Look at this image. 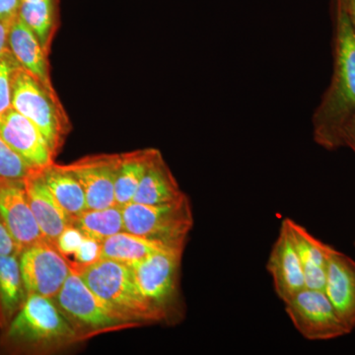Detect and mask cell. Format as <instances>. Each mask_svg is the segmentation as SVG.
Segmentation results:
<instances>
[{"instance_id":"obj_1","label":"cell","mask_w":355,"mask_h":355,"mask_svg":"<svg viewBox=\"0 0 355 355\" xmlns=\"http://www.w3.org/2000/svg\"><path fill=\"white\" fill-rule=\"evenodd\" d=\"M333 72L312 116L313 139L329 151L342 148V132L355 114V40L340 0H331Z\"/></svg>"},{"instance_id":"obj_2","label":"cell","mask_w":355,"mask_h":355,"mask_svg":"<svg viewBox=\"0 0 355 355\" xmlns=\"http://www.w3.org/2000/svg\"><path fill=\"white\" fill-rule=\"evenodd\" d=\"M2 331L1 345L9 352H51L80 343L53 299L38 294H28Z\"/></svg>"},{"instance_id":"obj_3","label":"cell","mask_w":355,"mask_h":355,"mask_svg":"<svg viewBox=\"0 0 355 355\" xmlns=\"http://www.w3.org/2000/svg\"><path fill=\"white\" fill-rule=\"evenodd\" d=\"M53 301L80 343L102 334L142 326L106 304L76 272L70 273Z\"/></svg>"},{"instance_id":"obj_4","label":"cell","mask_w":355,"mask_h":355,"mask_svg":"<svg viewBox=\"0 0 355 355\" xmlns=\"http://www.w3.org/2000/svg\"><path fill=\"white\" fill-rule=\"evenodd\" d=\"M11 108L39 128L55 156L60 153L71 123L55 90L46 87L19 67L12 77Z\"/></svg>"},{"instance_id":"obj_5","label":"cell","mask_w":355,"mask_h":355,"mask_svg":"<svg viewBox=\"0 0 355 355\" xmlns=\"http://www.w3.org/2000/svg\"><path fill=\"white\" fill-rule=\"evenodd\" d=\"M78 275L106 304L142 326L164 323L162 316L142 295L130 266L100 259Z\"/></svg>"},{"instance_id":"obj_6","label":"cell","mask_w":355,"mask_h":355,"mask_svg":"<svg viewBox=\"0 0 355 355\" xmlns=\"http://www.w3.org/2000/svg\"><path fill=\"white\" fill-rule=\"evenodd\" d=\"M123 216L125 232L175 249H184L193 226V210L187 195L164 205L130 202L123 207Z\"/></svg>"},{"instance_id":"obj_7","label":"cell","mask_w":355,"mask_h":355,"mask_svg":"<svg viewBox=\"0 0 355 355\" xmlns=\"http://www.w3.org/2000/svg\"><path fill=\"white\" fill-rule=\"evenodd\" d=\"M184 250H166L130 266L140 292L164 323L181 316L180 273Z\"/></svg>"},{"instance_id":"obj_8","label":"cell","mask_w":355,"mask_h":355,"mask_svg":"<svg viewBox=\"0 0 355 355\" xmlns=\"http://www.w3.org/2000/svg\"><path fill=\"white\" fill-rule=\"evenodd\" d=\"M286 314L303 338L329 340L349 335L324 291L305 287L284 302Z\"/></svg>"},{"instance_id":"obj_9","label":"cell","mask_w":355,"mask_h":355,"mask_svg":"<svg viewBox=\"0 0 355 355\" xmlns=\"http://www.w3.org/2000/svg\"><path fill=\"white\" fill-rule=\"evenodd\" d=\"M19 261L27 294L53 299L71 273L67 261L46 239L23 250Z\"/></svg>"},{"instance_id":"obj_10","label":"cell","mask_w":355,"mask_h":355,"mask_svg":"<svg viewBox=\"0 0 355 355\" xmlns=\"http://www.w3.org/2000/svg\"><path fill=\"white\" fill-rule=\"evenodd\" d=\"M120 154H93L67 165L85 193L87 209H103L116 205L114 184Z\"/></svg>"},{"instance_id":"obj_11","label":"cell","mask_w":355,"mask_h":355,"mask_svg":"<svg viewBox=\"0 0 355 355\" xmlns=\"http://www.w3.org/2000/svg\"><path fill=\"white\" fill-rule=\"evenodd\" d=\"M0 135L32 171L55 162V155L39 128L10 108L0 116Z\"/></svg>"},{"instance_id":"obj_12","label":"cell","mask_w":355,"mask_h":355,"mask_svg":"<svg viewBox=\"0 0 355 355\" xmlns=\"http://www.w3.org/2000/svg\"><path fill=\"white\" fill-rule=\"evenodd\" d=\"M0 219L12 235L20 253L44 239L28 202L23 180L0 178Z\"/></svg>"},{"instance_id":"obj_13","label":"cell","mask_w":355,"mask_h":355,"mask_svg":"<svg viewBox=\"0 0 355 355\" xmlns=\"http://www.w3.org/2000/svg\"><path fill=\"white\" fill-rule=\"evenodd\" d=\"M324 291L352 333L355 329V261L334 248L329 254Z\"/></svg>"},{"instance_id":"obj_14","label":"cell","mask_w":355,"mask_h":355,"mask_svg":"<svg viewBox=\"0 0 355 355\" xmlns=\"http://www.w3.org/2000/svg\"><path fill=\"white\" fill-rule=\"evenodd\" d=\"M266 268L272 275L275 293L284 303L306 287L300 259L284 224L268 256Z\"/></svg>"},{"instance_id":"obj_15","label":"cell","mask_w":355,"mask_h":355,"mask_svg":"<svg viewBox=\"0 0 355 355\" xmlns=\"http://www.w3.org/2000/svg\"><path fill=\"white\" fill-rule=\"evenodd\" d=\"M28 202L44 239L55 245L58 236L69 225V218L51 195L38 170L24 180Z\"/></svg>"},{"instance_id":"obj_16","label":"cell","mask_w":355,"mask_h":355,"mask_svg":"<svg viewBox=\"0 0 355 355\" xmlns=\"http://www.w3.org/2000/svg\"><path fill=\"white\" fill-rule=\"evenodd\" d=\"M8 49L18 64L46 87L55 90L51 77L49 55L44 51L34 33L19 16L11 23Z\"/></svg>"},{"instance_id":"obj_17","label":"cell","mask_w":355,"mask_h":355,"mask_svg":"<svg viewBox=\"0 0 355 355\" xmlns=\"http://www.w3.org/2000/svg\"><path fill=\"white\" fill-rule=\"evenodd\" d=\"M282 224L288 231L300 259L306 287L324 291L329 254L333 248L318 240L303 226L291 218L284 219Z\"/></svg>"},{"instance_id":"obj_18","label":"cell","mask_w":355,"mask_h":355,"mask_svg":"<svg viewBox=\"0 0 355 355\" xmlns=\"http://www.w3.org/2000/svg\"><path fill=\"white\" fill-rule=\"evenodd\" d=\"M186 196L166 163L160 150L154 156L140 182L132 202L141 205H164Z\"/></svg>"},{"instance_id":"obj_19","label":"cell","mask_w":355,"mask_h":355,"mask_svg":"<svg viewBox=\"0 0 355 355\" xmlns=\"http://www.w3.org/2000/svg\"><path fill=\"white\" fill-rule=\"evenodd\" d=\"M38 171L51 195L69 216V222L87 209L83 187L67 165L53 162Z\"/></svg>"},{"instance_id":"obj_20","label":"cell","mask_w":355,"mask_h":355,"mask_svg":"<svg viewBox=\"0 0 355 355\" xmlns=\"http://www.w3.org/2000/svg\"><path fill=\"white\" fill-rule=\"evenodd\" d=\"M19 254L0 256V329L3 330L27 299Z\"/></svg>"},{"instance_id":"obj_21","label":"cell","mask_w":355,"mask_h":355,"mask_svg":"<svg viewBox=\"0 0 355 355\" xmlns=\"http://www.w3.org/2000/svg\"><path fill=\"white\" fill-rule=\"evenodd\" d=\"M166 250L182 249H175L148 238L121 231L102 242L101 259L132 266L151 254Z\"/></svg>"},{"instance_id":"obj_22","label":"cell","mask_w":355,"mask_h":355,"mask_svg":"<svg viewBox=\"0 0 355 355\" xmlns=\"http://www.w3.org/2000/svg\"><path fill=\"white\" fill-rule=\"evenodd\" d=\"M158 153L156 148H144L120 153V163L114 184L116 205L125 207L132 202L147 168Z\"/></svg>"},{"instance_id":"obj_23","label":"cell","mask_w":355,"mask_h":355,"mask_svg":"<svg viewBox=\"0 0 355 355\" xmlns=\"http://www.w3.org/2000/svg\"><path fill=\"white\" fill-rule=\"evenodd\" d=\"M60 0L22 2L18 14L48 55H50L51 44L60 27Z\"/></svg>"},{"instance_id":"obj_24","label":"cell","mask_w":355,"mask_h":355,"mask_svg":"<svg viewBox=\"0 0 355 355\" xmlns=\"http://www.w3.org/2000/svg\"><path fill=\"white\" fill-rule=\"evenodd\" d=\"M86 237L103 242L123 230V207L113 205L103 209H86L69 222Z\"/></svg>"},{"instance_id":"obj_25","label":"cell","mask_w":355,"mask_h":355,"mask_svg":"<svg viewBox=\"0 0 355 355\" xmlns=\"http://www.w3.org/2000/svg\"><path fill=\"white\" fill-rule=\"evenodd\" d=\"M19 67L10 51L0 55V116L11 108L12 77Z\"/></svg>"},{"instance_id":"obj_26","label":"cell","mask_w":355,"mask_h":355,"mask_svg":"<svg viewBox=\"0 0 355 355\" xmlns=\"http://www.w3.org/2000/svg\"><path fill=\"white\" fill-rule=\"evenodd\" d=\"M31 171L0 135V178L24 180Z\"/></svg>"},{"instance_id":"obj_27","label":"cell","mask_w":355,"mask_h":355,"mask_svg":"<svg viewBox=\"0 0 355 355\" xmlns=\"http://www.w3.org/2000/svg\"><path fill=\"white\" fill-rule=\"evenodd\" d=\"M102 242L85 237L83 244L69 261L70 270L78 275L81 270L101 259Z\"/></svg>"},{"instance_id":"obj_28","label":"cell","mask_w":355,"mask_h":355,"mask_svg":"<svg viewBox=\"0 0 355 355\" xmlns=\"http://www.w3.org/2000/svg\"><path fill=\"white\" fill-rule=\"evenodd\" d=\"M86 236L74 226L69 225L58 236L55 247L60 254L67 261L72 258L77 249L83 244Z\"/></svg>"},{"instance_id":"obj_29","label":"cell","mask_w":355,"mask_h":355,"mask_svg":"<svg viewBox=\"0 0 355 355\" xmlns=\"http://www.w3.org/2000/svg\"><path fill=\"white\" fill-rule=\"evenodd\" d=\"M6 254H20V249L6 224L0 219V256Z\"/></svg>"},{"instance_id":"obj_30","label":"cell","mask_w":355,"mask_h":355,"mask_svg":"<svg viewBox=\"0 0 355 355\" xmlns=\"http://www.w3.org/2000/svg\"><path fill=\"white\" fill-rule=\"evenodd\" d=\"M21 0H0V20L12 22L19 14Z\"/></svg>"},{"instance_id":"obj_31","label":"cell","mask_w":355,"mask_h":355,"mask_svg":"<svg viewBox=\"0 0 355 355\" xmlns=\"http://www.w3.org/2000/svg\"><path fill=\"white\" fill-rule=\"evenodd\" d=\"M342 147H349L355 153V114L343 128Z\"/></svg>"},{"instance_id":"obj_32","label":"cell","mask_w":355,"mask_h":355,"mask_svg":"<svg viewBox=\"0 0 355 355\" xmlns=\"http://www.w3.org/2000/svg\"><path fill=\"white\" fill-rule=\"evenodd\" d=\"M14 21V20H13ZM12 21V22H13ZM8 21L0 20V55L9 51L8 36L11 23Z\"/></svg>"},{"instance_id":"obj_33","label":"cell","mask_w":355,"mask_h":355,"mask_svg":"<svg viewBox=\"0 0 355 355\" xmlns=\"http://www.w3.org/2000/svg\"><path fill=\"white\" fill-rule=\"evenodd\" d=\"M355 40V0H340Z\"/></svg>"},{"instance_id":"obj_34","label":"cell","mask_w":355,"mask_h":355,"mask_svg":"<svg viewBox=\"0 0 355 355\" xmlns=\"http://www.w3.org/2000/svg\"><path fill=\"white\" fill-rule=\"evenodd\" d=\"M35 1H40V0H21V3H22V2H35Z\"/></svg>"},{"instance_id":"obj_35","label":"cell","mask_w":355,"mask_h":355,"mask_svg":"<svg viewBox=\"0 0 355 355\" xmlns=\"http://www.w3.org/2000/svg\"><path fill=\"white\" fill-rule=\"evenodd\" d=\"M354 246H355V242H354Z\"/></svg>"}]
</instances>
